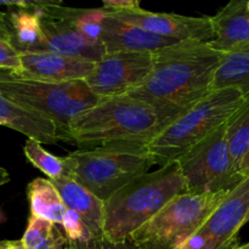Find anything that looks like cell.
<instances>
[{"mask_svg": "<svg viewBox=\"0 0 249 249\" xmlns=\"http://www.w3.org/2000/svg\"><path fill=\"white\" fill-rule=\"evenodd\" d=\"M221 57L223 53L207 41H179L160 49L153 53V68L146 82L128 96L155 111L160 133L212 91Z\"/></svg>", "mask_w": 249, "mask_h": 249, "instance_id": "cell-1", "label": "cell"}, {"mask_svg": "<svg viewBox=\"0 0 249 249\" xmlns=\"http://www.w3.org/2000/svg\"><path fill=\"white\" fill-rule=\"evenodd\" d=\"M187 192L177 160L131 180L104 202V236L111 241L130 238L174 197Z\"/></svg>", "mask_w": 249, "mask_h": 249, "instance_id": "cell-2", "label": "cell"}, {"mask_svg": "<svg viewBox=\"0 0 249 249\" xmlns=\"http://www.w3.org/2000/svg\"><path fill=\"white\" fill-rule=\"evenodd\" d=\"M150 141H112L71 152L73 179L94 196L107 201L131 180L148 173L156 164Z\"/></svg>", "mask_w": 249, "mask_h": 249, "instance_id": "cell-3", "label": "cell"}, {"mask_svg": "<svg viewBox=\"0 0 249 249\" xmlns=\"http://www.w3.org/2000/svg\"><path fill=\"white\" fill-rule=\"evenodd\" d=\"M160 130L155 111L145 102L123 95L104 97L75 117L70 125L73 142L89 148L112 141H150Z\"/></svg>", "mask_w": 249, "mask_h": 249, "instance_id": "cell-4", "label": "cell"}, {"mask_svg": "<svg viewBox=\"0 0 249 249\" xmlns=\"http://www.w3.org/2000/svg\"><path fill=\"white\" fill-rule=\"evenodd\" d=\"M0 94L53 122L61 141L67 142H73L70 134L73 119L101 100L85 80L48 83L17 77L10 72H0Z\"/></svg>", "mask_w": 249, "mask_h": 249, "instance_id": "cell-5", "label": "cell"}, {"mask_svg": "<svg viewBox=\"0 0 249 249\" xmlns=\"http://www.w3.org/2000/svg\"><path fill=\"white\" fill-rule=\"evenodd\" d=\"M247 99L240 90H212L191 109L173 122L148 142L156 164L177 160L182 153L228 123Z\"/></svg>", "mask_w": 249, "mask_h": 249, "instance_id": "cell-6", "label": "cell"}, {"mask_svg": "<svg viewBox=\"0 0 249 249\" xmlns=\"http://www.w3.org/2000/svg\"><path fill=\"white\" fill-rule=\"evenodd\" d=\"M228 194L229 191L179 195L134 231L130 240L139 249H179L201 228Z\"/></svg>", "mask_w": 249, "mask_h": 249, "instance_id": "cell-7", "label": "cell"}, {"mask_svg": "<svg viewBox=\"0 0 249 249\" xmlns=\"http://www.w3.org/2000/svg\"><path fill=\"white\" fill-rule=\"evenodd\" d=\"M228 123L216 129L177 160L191 194L230 191L245 178L235 172L226 140Z\"/></svg>", "mask_w": 249, "mask_h": 249, "instance_id": "cell-8", "label": "cell"}, {"mask_svg": "<svg viewBox=\"0 0 249 249\" xmlns=\"http://www.w3.org/2000/svg\"><path fill=\"white\" fill-rule=\"evenodd\" d=\"M249 212V177L233 187L179 249H235Z\"/></svg>", "mask_w": 249, "mask_h": 249, "instance_id": "cell-9", "label": "cell"}, {"mask_svg": "<svg viewBox=\"0 0 249 249\" xmlns=\"http://www.w3.org/2000/svg\"><path fill=\"white\" fill-rule=\"evenodd\" d=\"M152 68L153 53H106L101 60L95 62L94 70L85 83L101 99L123 96L142 85Z\"/></svg>", "mask_w": 249, "mask_h": 249, "instance_id": "cell-10", "label": "cell"}, {"mask_svg": "<svg viewBox=\"0 0 249 249\" xmlns=\"http://www.w3.org/2000/svg\"><path fill=\"white\" fill-rule=\"evenodd\" d=\"M44 36L45 50L97 62L106 53L101 43L85 38L71 22L60 1H33Z\"/></svg>", "mask_w": 249, "mask_h": 249, "instance_id": "cell-11", "label": "cell"}, {"mask_svg": "<svg viewBox=\"0 0 249 249\" xmlns=\"http://www.w3.org/2000/svg\"><path fill=\"white\" fill-rule=\"evenodd\" d=\"M109 14V12H107ZM150 33L177 41H212L214 39L211 16L191 17L178 14H160L138 9L109 14Z\"/></svg>", "mask_w": 249, "mask_h": 249, "instance_id": "cell-12", "label": "cell"}, {"mask_svg": "<svg viewBox=\"0 0 249 249\" xmlns=\"http://www.w3.org/2000/svg\"><path fill=\"white\" fill-rule=\"evenodd\" d=\"M21 71L15 75L48 83L85 80L91 74L95 66V62L91 61L48 50L21 53Z\"/></svg>", "mask_w": 249, "mask_h": 249, "instance_id": "cell-13", "label": "cell"}, {"mask_svg": "<svg viewBox=\"0 0 249 249\" xmlns=\"http://www.w3.org/2000/svg\"><path fill=\"white\" fill-rule=\"evenodd\" d=\"M100 41L104 45L106 53H117V51L156 53L160 49L179 43L173 39L163 38L150 33L140 27L122 21L107 12L101 22Z\"/></svg>", "mask_w": 249, "mask_h": 249, "instance_id": "cell-14", "label": "cell"}, {"mask_svg": "<svg viewBox=\"0 0 249 249\" xmlns=\"http://www.w3.org/2000/svg\"><path fill=\"white\" fill-rule=\"evenodd\" d=\"M214 39L209 45L219 53H228L249 44V11L246 0H232L211 16Z\"/></svg>", "mask_w": 249, "mask_h": 249, "instance_id": "cell-15", "label": "cell"}, {"mask_svg": "<svg viewBox=\"0 0 249 249\" xmlns=\"http://www.w3.org/2000/svg\"><path fill=\"white\" fill-rule=\"evenodd\" d=\"M7 6L5 12L9 40L19 53L45 50L39 16L33 1H0Z\"/></svg>", "mask_w": 249, "mask_h": 249, "instance_id": "cell-16", "label": "cell"}, {"mask_svg": "<svg viewBox=\"0 0 249 249\" xmlns=\"http://www.w3.org/2000/svg\"><path fill=\"white\" fill-rule=\"evenodd\" d=\"M51 182L60 194L65 206L82 219L91 233V237L104 236V202L72 178L53 180Z\"/></svg>", "mask_w": 249, "mask_h": 249, "instance_id": "cell-17", "label": "cell"}, {"mask_svg": "<svg viewBox=\"0 0 249 249\" xmlns=\"http://www.w3.org/2000/svg\"><path fill=\"white\" fill-rule=\"evenodd\" d=\"M18 131L27 139L39 143H57L61 141L57 128L53 122L32 112L0 94V126Z\"/></svg>", "mask_w": 249, "mask_h": 249, "instance_id": "cell-18", "label": "cell"}, {"mask_svg": "<svg viewBox=\"0 0 249 249\" xmlns=\"http://www.w3.org/2000/svg\"><path fill=\"white\" fill-rule=\"evenodd\" d=\"M27 198L31 215L45 219L56 225H62L70 209L65 206L60 194L48 178H36L27 186Z\"/></svg>", "mask_w": 249, "mask_h": 249, "instance_id": "cell-19", "label": "cell"}, {"mask_svg": "<svg viewBox=\"0 0 249 249\" xmlns=\"http://www.w3.org/2000/svg\"><path fill=\"white\" fill-rule=\"evenodd\" d=\"M228 88L240 90L243 95L249 94V44L223 53L212 90Z\"/></svg>", "mask_w": 249, "mask_h": 249, "instance_id": "cell-20", "label": "cell"}, {"mask_svg": "<svg viewBox=\"0 0 249 249\" xmlns=\"http://www.w3.org/2000/svg\"><path fill=\"white\" fill-rule=\"evenodd\" d=\"M21 241L27 249H65L70 245L61 226L34 215H29Z\"/></svg>", "mask_w": 249, "mask_h": 249, "instance_id": "cell-21", "label": "cell"}, {"mask_svg": "<svg viewBox=\"0 0 249 249\" xmlns=\"http://www.w3.org/2000/svg\"><path fill=\"white\" fill-rule=\"evenodd\" d=\"M23 152L27 160L48 177L49 180L68 179L72 178V160L68 156L57 157L48 152L38 141L27 139L23 146Z\"/></svg>", "mask_w": 249, "mask_h": 249, "instance_id": "cell-22", "label": "cell"}, {"mask_svg": "<svg viewBox=\"0 0 249 249\" xmlns=\"http://www.w3.org/2000/svg\"><path fill=\"white\" fill-rule=\"evenodd\" d=\"M226 140L235 172L249 150V94L242 106L228 122Z\"/></svg>", "mask_w": 249, "mask_h": 249, "instance_id": "cell-23", "label": "cell"}, {"mask_svg": "<svg viewBox=\"0 0 249 249\" xmlns=\"http://www.w3.org/2000/svg\"><path fill=\"white\" fill-rule=\"evenodd\" d=\"M21 68V53L12 45L9 39L0 38V72L17 74Z\"/></svg>", "mask_w": 249, "mask_h": 249, "instance_id": "cell-24", "label": "cell"}, {"mask_svg": "<svg viewBox=\"0 0 249 249\" xmlns=\"http://www.w3.org/2000/svg\"><path fill=\"white\" fill-rule=\"evenodd\" d=\"M70 245L73 249H139L130 238L124 241H111L105 236L92 237L85 241H72Z\"/></svg>", "mask_w": 249, "mask_h": 249, "instance_id": "cell-25", "label": "cell"}, {"mask_svg": "<svg viewBox=\"0 0 249 249\" xmlns=\"http://www.w3.org/2000/svg\"><path fill=\"white\" fill-rule=\"evenodd\" d=\"M102 6H104L102 9L109 14L133 11L141 7L139 0H104Z\"/></svg>", "mask_w": 249, "mask_h": 249, "instance_id": "cell-26", "label": "cell"}, {"mask_svg": "<svg viewBox=\"0 0 249 249\" xmlns=\"http://www.w3.org/2000/svg\"><path fill=\"white\" fill-rule=\"evenodd\" d=\"M0 249H27L21 240L0 241Z\"/></svg>", "mask_w": 249, "mask_h": 249, "instance_id": "cell-27", "label": "cell"}, {"mask_svg": "<svg viewBox=\"0 0 249 249\" xmlns=\"http://www.w3.org/2000/svg\"><path fill=\"white\" fill-rule=\"evenodd\" d=\"M237 172L241 177H243V178L249 177V150H248V152L245 155V157L242 158V160H241L240 165H238Z\"/></svg>", "mask_w": 249, "mask_h": 249, "instance_id": "cell-28", "label": "cell"}, {"mask_svg": "<svg viewBox=\"0 0 249 249\" xmlns=\"http://www.w3.org/2000/svg\"><path fill=\"white\" fill-rule=\"evenodd\" d=\"M0 38L9 39V31H7L5 12H2L1 10H0Z\"/></svg>", "mask_w": 249, "mask_h": 249, "instance_id": "cell-29", "label": "cell"}, {"mask_svg": "<svg viewBox=\"0 0 249 249\" xmlns=\"http://www.w3.org/2000/svg\"><path fill=\"white\" fill-rule=\"evenodd\" d=\"M9 181H10V174L7 173L6 169L0 167V187L6 185Z\"/></svg>", "mask_w": 249, "mask_h": 249, "instance_id": "cell-30", "label": "cell"}, {"mask_svg": "<svg viewBox=\"0 0 249 249\" xmlns=\"http://www.w3.org/2000/svg\"><path fill=\"white\" fill-rule=\"evenodd\" d=\"M235 249H249V242L246 243V245H238Z\"/></svg>", "mask_w": 249, "mask_h": 249, "instance_id": "cell-31", "label": "cell"}, {"mask_svg": "<svg viewBox=\"0 0 249 249\" xmlns=\"http://www.w3.org/2000/svg\"><path fill=\"white\" fill-rule=\"evenodd\" d=\"M246 223H249V212H248V215H247V219H246Z\"/></svg>", "mask_w": 249, "mask_h": 249, "instance_id": "cell-32", "label": "cell"}, {"mask_svg": "<svg viewBox=\"0 0 249 249\" xmlns=\"http://www.w3.org/2000/svg\"><path fill=\"white\" fill-rule=\"evenodd\" d=\"M65 249H73V248H72V246H71V245H68V247H66Z\"/></svg>", "mask_w": 249, "mask_h": 249, "instance_id": "cell-33", "label": "cell"}, {"mask_svg": "<svg viewBox=\"0 0 249 249\" xmlns=\"http://www.w3.org/2000/svg\"><path fill=\"white\" fill-rule=\"evenodd\" d=\"M247 9H248V11H249V1H247Z\"/></svg>", "mask_w": 249, "mask_h": 249, "instance_id": "cell-34", "label": "cell"}]
</instances>
